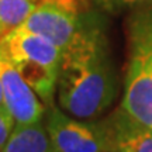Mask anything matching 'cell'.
Masks as SVG:
<instances>
[{
    "instance_id": "cell-1",
    "label": "cell",
    "mask_w": 152,
    "mask_h": 152,
    "mask_svg": "<svg viewBox=\"0 0 152 152\" xmlns=\"http://www.w3.org/2000/svg\"><path fill=\"white\" fill-rule=\"evenodd\" d=\"M99 10L80 35L62 52L58 76V104L76 118L103 115L118 94V76Z\"/></svg>"
},
{
    "instance_id": "cell-2",
    "label": "cell",
    "mask_w": 152,
    "mask_h": 152,
    "mask_svg": "<svg viewBox=\"0 0 152 152\" xmlns=\"http://www.w3.org/2000/svg\"><path fill=\"white\" fill-rule=\"evenodd\" d=\"M125 66L121 106L152 128V1L125 13Z\"/></svg>"
},
{
    "instance_id": "cell-3",
    "label": "cell",
    "mask_w": 152,
    "mask_h": 152,
    "mask_svg": "<svg viewBox=\"0 0 152 152\" xmlns=\"http://www.w3.org/2000/svg\"><path fill=\"white\" fill-rule=\"evenodd\" d=\"M45 128L56 152H107L100 120H82L62 109L47 107Z\"/></svg>"
},
{
    "instance_id": "cell-4",
    "label": "cell",
    "mask_w": 152,
    "mask_h": 152,
    "mask_svg": "<svg viewBox=\"0 0 152 152\" xmlns=\"http://www.w3.org/2000/svg\"><path fill=\"white\" fill-rule=\"evenodd\" d=\"M0 85L3 104L17 124H35L44 120L47 107L38 100L37 93L24 80L10 56L0 44Z\"/></svg>"
},
{
    "instance_id": "cell-5",
    "label": "cell",
    "mask_w": 152,
    "mask_h": 152,
    "mask_svg": "<svg viewBox=\"0 0 152 152\" xmlns=\"http://www.w3.org/2000/svg\"><path fill=\"white\" fill-rule=\"evenodd\" d=\"M107 152H152V128L138 121L123 106L100 120Z\"/></svg>"
},
{
    "instance_id": "cell-6",
    "label": "cell",
    "mask_w": 152,
    "mask_h": 152,
    "mask_svg": "<svg viewBox=\"0 0 152 152\" xmlns=\"http://www.w3.org/2000/svg\"><path fill=\"white\" fill-rule=\"evenodd\" d=\"M0 44L13 62H33L59 72L62 51L42 35L18 27L7 34Z\"/></svg>"
},
{
    "instance_id": "cell-7",
    "label": "cell",
    "mask_w": 152,
    "mask_h": 152,
    "mask_svg": "<svg viewBox=\"0 0 152 152\" xmlns=\"http://www.w3.org/2000/svg\"><path fill=\"white\" fill-rule=\"evenodd\" d=\"M1 152H56L45 124H17Z\"/></svg>"
},
{
    "instance_id": "cell-8",
    "label": "cell",
    "mask_w": 152,
    "mask_h": 152,
    "mask_svg": "<svg viewBox=\"0 0 152 152\" xmlns=\"http://www.w3.org/2000/svg\"><path fill=\"white\" fill-rule=\"evenodd\" d=\"M42 0H0V41L23 26Z\"/></svg>"
},
{
    "instance_id": "cell-9",
    "label": "cell",
    "mask_w": 152,
    "mask_h": 152,
    "mask_svg": "<svg viewBox=\"0 0 152 152\" xmlns=\"http://www.w3.org/2000/svg\"><path fill=\"white\" fill-rule=\"evenodd\" d=\"M90 1L96 9L103 11L104 14L117 16L121 13H127L137 6L151 3L152 0H90Z\"/></svg>"
},
{
    "instance_id": "cell-10",
    "label": "cell",
    "mask_w": 152,
    "mask_h": 152,
    "mask_svg": "<svg viewBox=\"0 0 152 152\" xmlns=\"http://www.w3.org/2000/svg\"><path fill=\"white\" fill-rule=\"evenodd\" d=\"M16 120L11 115V113L7 110L4 104L0 106V152L3 151L6 142L9 141L11 132L14 130Z\"/></svg>"
},
{
    "instance_id": "cell-11",
    "label": "cell",
    "mask_w": 152,
    "mask_h": 152,
    "mask_svg": "<svg viewBox=\"0 0 152 152\" xmlns=\"http://www.w3.org/2000/svg\"><path fill=\"white\" fill-rule=\"evenodd\" d=\"M3 104V92H1V85H0V106Z\"/></svg>"
}]
</instances>
